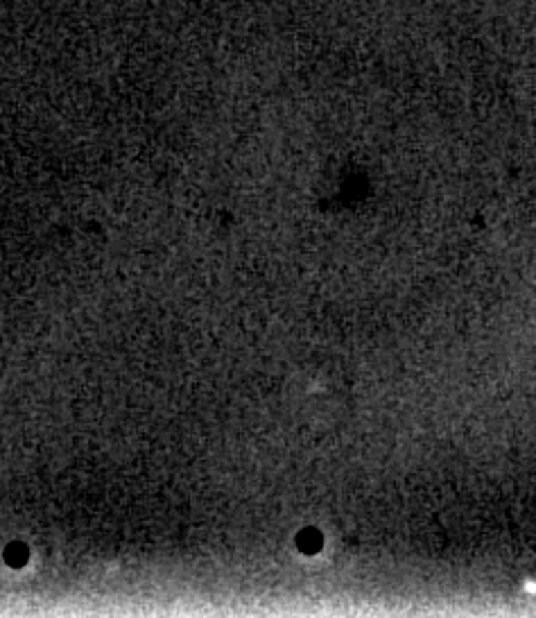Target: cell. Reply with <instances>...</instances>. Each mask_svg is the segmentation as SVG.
<instances>
[{
  "label": "cell",
  "instance_id": "1",
  "mask_svg": "<svg viewBox=\"0 0 536 618\" xmlns=\"http://www.w3.org/2000/svg\"><path fill=\"white\" fill-rule=\"evenodd\" d=\"M25 557H27V550L23 546H12L10 550H7V562H10L12 567H21V564H25Z\"/></svg>",
  "mask_w": 536,
  "mask_h": 618
}]
</instances>
